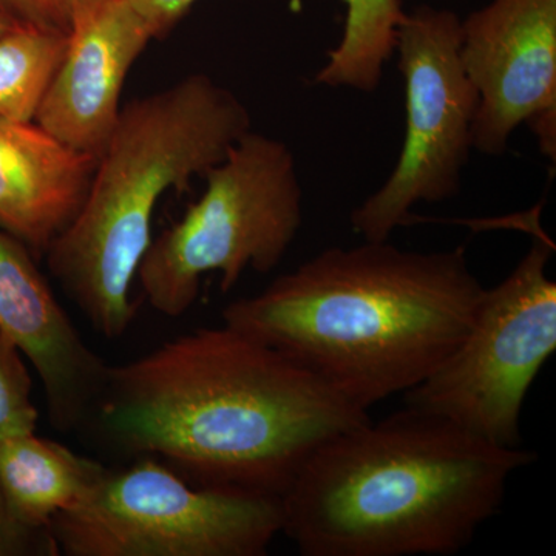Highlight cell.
<instances>
[{"label": "cell", "instance_id": "277c9868", "mask_svg": "<svg viewBox=\"0 0 556 556\" xmlns=\"http://www.w3.org/2000/svg\"><path fill=\"white\" fill-rule=\"evenodd\" d=\"M251 126L240 98L203 73L121 109L79 214L46 254L51 277L102 338H123L137 314L131 288L160 200L204 177Z\"/></svg>", "mask_w": 556, "mask_h": 556}, {"label": "cell", "instance_id": "d6986e66", "mask_svg": "<svg viewBox=\"0 0 556 556\" xmlns=\"http://www.w3.org/2000/svg\"><path fill=\"white\" fill-rule=\"evenodd\" d=\"M149 25L155 38L170 30L197 0H126Z\"/></svg>", "mask_w": 556, "mask_h": 556}, {"label": "cell", "instance_id": "7c38bea8", "mask_svg": "<svg viewBox=\"0 0 556 556\" xmlns=\"http://www.w3.org/2000/svg\"><path fill=\"white\" fill-rule=\"evenodd\" d=\"M97 160L36 123L0 119V228L46 257L79 214Z\"/></svg>", "mask_w": 556, "mask_h": 556}, {"label": "cell", "instance_id": "5bb4252c", "mask_svg": "<svg viewBox=\"0 0 556 556\" xmlns=\"http://www.w3.org/2000/svg\"><path fill=\"white\" fill-rule=\"evenodd\" d=\"M342 2L346 5L345 30L314 83L371 93L382 80L386 62L393 56L404 7L402 0Z\"/></svg>", "mask_w": 556, "mask_h": 556}, {"label": "cell", "instance_id": "30bf717a", "mask_svg": "<svg viewBox=\"0 0 556 556\" xmlns=\"http://www.w3.org/2000/svg\"><path fill=\"white\" fill-rule=\"evenodd\" d=\"M0 334L35 368L51 427L60 433L89 427L110 364L87 345L30 249L2 228Z\"/></svg>", "mask_w": 556, "mask_h": 556}, {"label": "cell", "instance_id": "8fae6325", "mask_svg": "<svg viewBox=\"0 0 556 556\" xmlns=\"http://www.w3.org/2000/svg\"><path fill=\"white\" fill-rule=\"evenodd\" d=\"M155 39L126 0H98L73 22L67 49L35 123L68 148L100 156L121 113L124 83Z\"/></svg>", "mask_w": 556, "mask_h": 556}, {"label": "cell", "instance_id": "7a4b0ae2", "mask_svg": "<svg viewBox=\"0 0 556 556\" xmlns=\"http://www.w3.org/2000/svg\"><path fill=\"white\" fill-rule=\"evenodd\" d=\"M484 291L464 248L365 241L325 249L260 294L233 300L222 318L368 412L419 386L455 351Z\"/></svg>", "mask_w": 556, "mask_h": 556}, {"label": "cell", "instance_id": "9a60e30c", "mask_svg": "<svg viewBox=\"0 0 556 556\" xmlns=\"http://www.w3.org/2000/svg\"><path fill=\"white\" fill-rule=\"evenodd\" d=\"M67 42V33L30 24L0 36V119L35 123Z\"/></svg>", "mask_w": 556, "mask_h": 556}, {"label": "cell", "instance_id": "ba28073f", "mask_svg": "<svg viewBox=\"0 0 556 556\" xmlns=\"http://www.w3.org/2000/svg\"><path fill=\"white\" fill-rule=\"evenodd\" d=\"M460 20L450 10L419 7L397 28L399 72L407 130L387 181L351 214L365 241H387L413 222L419 203L455 197L470 150L478 93L460 61Z\"/></svg>", "mask_w": 556, "mask_h": 556}, {"label": "cell", "instance_id": "5b68a950", "mask_svg": "<svg viewBox=\"0 0 556 556\" xmlns=\"http://www.w3.org/2000/svg\"><path fill=\"white\" fill-rule=\"evenodd\" d=\"M204 177L203 195L152 240L138 268L142 295L166 317L192 308L206 274H219L226 294L247 270L276 269L302 228L298 163L281 139L249 130Z\"/></svg>", "mask_w": 556, "mask_h": 556}, {"label": "cell", "instance_id": "52a82bcc", "mask_svg": "<svg viewBox=\"0 0 556 556\" xmlns=\"http://www.w3.org/2000/svg\"><path fill=\"white\" fill-rule=\"evenodd\" d=\"M555 248L543 230L515 269L485 289L467 334L424 382L407 407L430 413L500 447L521 444L522 407L556 350Z\"/></svg>", "mask_w": 556, "mask_h": 556}, {"label": "cell", "instance_id": "6da1fadb", "mask_svg": "<svg viewBox=\"0 0 556 556\" xmlns=\"http://www.w3.org/2000/svg\"><path fill=\"white\" fill-rule=\"evenodd\" d=\"M367 420L291 358L223 324L110 365L89 427L192 484L281 496L314 450Z\"/></svg>", "mask_w": 556, "mask_h": 556}, {"label": "cell", "instance_id": "2e32d148", "mask_svg": "<svg viewBox=\"0 0 556 556\" xmlns=\"http://www.w3.org/2000/svg\"><path fill=\"white\" fill-rule=\"evenodd\" d=\"M38 419L24 356L0 334V441L36 431Z\"/></svg>", "mask_w": 556, "mask_h": 556}, {"label": "cell", "instance_id": "3957f363", "mask_svg": "<svg viewBox=\"0 0 556 556\" xmlns=\"http://www.w3.org/2000/svg\"><path fill=\"white\" fill-rule=\"evenodd\" d=\"M535 459L407 407L314 450L280 496L281 533L303 556L455 555Z\"/></svg>", "mask_w": 556, "mask_h": 556}, {"label": "cell", "instance_id": "e0dca14e", "mask_svg": "<svg viewBox=\"0 0 556 556\" xmlns=\"http://www.w3.org/2000/svg\"><path fill=\"white\" fill-rule=\"evenodd\" d=\"M98 0H0V9L17 24L70 33L73 22Z\"/></svg>", "mask_w": 556, "mask_h": 556}, {"label": "cell", "instance_id": "4fadbf2b", "mask_svg": "<svg viewBox=\"0 0 556 556\" xmlns=\"http://www.w3.org/2000/svg\"><path fill=\"white\" fill-rule=\"evenodd\" d=\"M109 468L36 431L0 441V490L22 525L51 521L89 500Z\"/></svg>", "mask_w": 556, "mask_h": 556}, {"label": "cell", "instance_id": "8992f818", "mask_svg": "<svg viewBox=\"0 0 556 556\" xmlns=\"http://www.w3.org/2000/svg\"><path fill=\"white\" fill-rule=\"evenodd\" d=\"M283 527L280 496L197 485L153 456L109 468L50 530L65 556H263Z\"/></svg>", "mask_w": 556, "mask_h": 556}, {"label": "cell", "instance_id": "9c48e42d", "mask_svg": "<svg viewBox=\"0 0 556 556\" xmlns=\"http://www.w3.org/2000/svg\"><path fill=\"white\" fill-rule=\"evenodd\" d=\"M460 61L478 93L473 149L503 155L521 124L556 159V0H492L460 21Z\"/></svg>", "mask_w": 556, "mask_h": 556}, {"label": "cell", "instance_id": "ffe728a7", "mask_svg": "<svg viewBox=\"0 0 556 556\" xmlns=\"http://www.w3.org/2000/svg\"><path fill=\"white\" fill-rule=\"evenodd\" d=\"M14 24H17V22L11 20L9 14H7L5 11L0 9V36H2L3 33L9 31Z\"/></svg>", "mask_w": 556, "mask_h": 556}, {"label": "cell", "instance_id": "ac0fdd59", "mask_svg": "<svg viewBox=\"0 0 556 556\" xmlns=\"http://www.w3.org/2000/svg\"><path fill=\"white\" fill-rule=\"evenodd\" d=\"M0 556H61L53 533L22 525L0 490Z\"/></svg>", "mask_w": 556, "mask_h": 556}]
</instances>
